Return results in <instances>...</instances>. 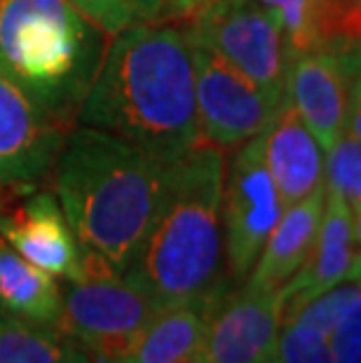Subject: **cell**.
<instances>
[{"mask_svg":"<svg viewBox=\"0 0 361 363\" xmlns=\"http://www.w3.org/2000/svg\"><path fill=\"white\" fill-rule=\"evenodd\" d=\"M282 328V296L226 286L209 305L199 352L206 363H265L274 357Z\"/></svg>","mask_w":361,"mask_h":363,"instance_id":"10","label":"cell"},{"mask_svg":"<svg viewBox=\"0 0 361 363\" xmlns=\"http://www.w3.org/2000/svg\"><path fill=\"white\" fill-rule=\"evenodd\" d=\"M265 363H279V361H277V359H274V357H272L270 361H265Z\"/></svg>","mask_w":361,"mask_h":363,"instance_id":"26","label":"cell"},{"mask_svg":"<svg viewBox=\"0 0 361 363\" xmlns=\"http://www.w3.org/2000/svg\"><path fill=\"white\" fill-rule=\"evenodd\" d=\"M106 50L68 0H0V66L71 125Z\"/></svg>","mask_w":361,"mask_h":363,"instance_id":"4","label":"cell"},{"mask_svg":"<svg viewBox=\"0 0 361 363\" xmlns=\"http://www.w3.org/2000/svg\"><path fill=\"white\" fill-rule=\"evenodd\" d=\"M188 14L186 33L218 52L277 108L287 94L289 61L270 10L258 0H206Z\"/></svg>","mask_w":361,"mask_h":363,"instance_id":"6","label":"cell"},{"mask_svg":"<svg viewBox=\"0 0 361 363\" xmlns=\"http://www.w3.org/2000/svg\"><path fill=\"white\" fill-rule=\"evenodd\" d=\"M282 28L287 61L310 52H359V0H258Z\"/></svg>","mask_w":361,"mask_h":363,"instance_id":"15","label":"cell"},{"mask_svg":"<svg viewBox=\"0 0 361 363\" xmlns=\"http://www.w3.org/2000/svg\"><path fill=\"white\" fill-rule=\"evenodd\" d=\"M333 363H361V300L340 316L328 335Z\"/></svg>","mask_w":361,"mask_h":363,"instance_id":"23","label":"cell"},{"mask_svg":"<svg viewBox=\"0 0 361 363\" xmlns=\"http://www.w3.org/2000/svg\"><path fill=\"white\" fill-rule=\"evenodd\" d=\"M211 300L160 310L118 363H174L199 350Z\"/></svg>","mask_w":361,"mask_h":363,"instance_id":"18","label":"cell"},{"mask_svg":"<svg viewBox=\"0 0 361 363\" xmlns=\"http://www.w3.org/2000/svg\"><path fill=\"white\" fill-rule=\"evenodd\" d=\"M274 359L279 363H333L328 335L301 319L282 323Z\"/></svg>","mask_w":361,"mask_h":363,"instance_id":"22","label":"cell"},{"mask_svg":"<svg viewBox=\"0 0 361 363\" xmlns=\"http://www.w3.org/2000/svg\"><path fill=\"white\" fill-rule=\"evenodd\" d=\"M206 3V0H169V5H172V10L176 12H181V14H188V12H193L197 5H202Z\"/></svg>","mask_w":361,"mask_h":363,"instance_id":"24","label":"cell"},{"mask_svg":"<svg viewBox=\"0 0 361 363\" xmlns=\"http://www.w3.org/2000/svg\"><path fill=\"white\" fill-rule=\"evenodd\" d=\"M68 127L0 66V190L40 183L57 164Z\"/></svg>","mask_w":361,"mask_h":363,"instance_id":"9","label":"cell"},{"mask_svg":"<svg viewBox=\"0 0 361 363\" xmlns=\"http://www.w3.org/2000/svg\"><path fill=\"white\" fill-rule=\"evenodd\" d=\"M324 211V185L284 208L279 223L267 237L249 277L242 284L256 291H277L301 269L314 249Z\"/></svg>","mask_w":361,"mask_h":363,"instance_id":"16","label":"cell"},{"mask_svg":"<svg viewBox=\"0 0 361 363\" xmlns=\"http://www.w3.org/2000/svg\"><path fill=\"white\" fill-rule=\"evenodd\" d=\"M157 312L134 281L94 251L82 249L80 274L64 293L61 330L82 345L91 361L118 363Z\"/></svg>","mask_w":361,"mask_h":363,"instance_id":"5","label":"cell"},{"mask_svg":"<svg viewBox=\"0 0 361 363\" xmlns=\"http://www.w3.org/2000/svg\"><path fill=\"white\" fill-rule=\"evenodd\" d=\"M174 363H206V361H204V357H202V352L195 350L193 354H188V357H183V359L174 361Z\"/></svg>","mask_w":361,"mask_h":363,"instance_id":"25","label":"cell"},{"mask_svg":"<svg viewBox=\"0 0 361 363\" xmlns=\"http://www.w3.org/2000/svg\"><path fill=\"white\" fill-rule=\"evenodd\" d=\"M169 167L109 131L84 125L68 131L55 188L82 249L125 272L165 197Z\"/></svg>","mask_w":361,"mask_h":363,"instance_id":"2","label":"cell"},{"mask_svg":"<svg viewBox=\"0 0 361 363\" xmlns=\"http://www.w3.org/2000/svg\"><path fill=\"white\" fill-rule=\"evenodd\" d=\"M258 136L265 167L277 185L284 206L301 202L324 185V150L287 94Z\"/></svg>","mask_w":361,"mask_h":363,"instance_id":"14","label":"cell"},{"mask_svg":"<svg viewBox=\"0 0 361 363\" xmlns=\"http://www.w3.org/2000/svg\"><path fill=\"white\" fill-rule=\"evenodd\" d=\"M0 310L19 319L61 328L64 293L57 279L19 256L0 237Z\"/></svg>","mask_w":361,"mask_h":363,"instance_id":"17","label":"cell"},{"mask_svg":"<svg viewBox=\"0 0 361 363\" xmlns=\"http://www.w3.org/2000/svg\"><path fill=\"white\" fill-rule=\"evenodd\" d=\"M186 40L193 61L199 136L221 150L237 148L258 136L274 106L247 75L209 45L190 33H186Z\"/></svg>","mask_w":361,"mask_h":363,"instance_id":"8","label":"cell"},{"mask_svg":"<svg viewBox=\"0 0 361 363\" xmlns=\"http://www.w3.org/2000/svg\"><path fill=\"white\" fill-rule=\"evenodd\" d=\"M0 363H91V357L61 328L0 310Z\"/></svg>","mask_w":361,"mask_h":363,"instance_id":"19","label":"cell"},{"mask_svg":"<svg viewBox=\"0 0 361 363\" xmlns=\"http://www.w3.org/2000/svg\"><path fill=\"white\" fill-rule=\"evenodd\" d=\"M226 152L199 141L172 162L165 197L125 272L157 310L204 303L230 284L221 225Z\"/></svg>","mask_w":361,"mask_h":363,"instance_id":"3","label":"cell"},{"mask_svg":"<svg viewBox=\"0 0 361 363\" xmlns=\"http://www.w3.org/2000/svg\"><path fill=\"white\" fill-rule=\"evenodd\" d=\"M75 118L162 162L181 160L202 141L186 33L152 21L113 35Z\"/></svg>","mask_w":361,"mask_h":363,"instance_id":"1","label":"cell"},{"mask_svg":"<svg viewBox=\"0 0 361 363\" xmlns=\"http://www.w3.org/2000/svg\"><path fill=\"white\" fill-rule=\"evenodd\" d=\"M284 202L265 167L260 136L237 145L233 160L223 174L221 225L226 269L235 284L251 272L267 237L279 223Z\"/></svg>","mask_w":361,"mask_h":363,"instance_id":"7","label":"cell"},{"mask_svg":"<svg viewBox=\"0 0 361 363\" xmlns=\"http://www.w3.org/2000/svg\"><path fill=\"white\" fill-rule=\"evenodd\" d=\"M89 24L104 35H118L122 30L160 21L172 10L169 0H68Z\"/></svg>","mask_w":361,"mask_h":363,"instance_id":"21","label":"cell"},{"mask_svg":"<svg viewBox=\"0 0 361 363\" xmlns=\"http://www.w3.org/2000/svg\"><path fill=\"white\" fill-rule=\"evenodd\" d=\"M359 87V52H310L287 66V96L324 155L343 136Z\"/></svg>","mask_w":361,"mask_h":363,"instance_id":"11","label":"cell"},{"mask_svg":"<svg viewBox=\"0 0 361 363\" xmlns=\"http://www.w3.org/2000/svg\"><path fill=\"white\" fill-rule=\"evenodd\" d=\"M0 237L52 277L78 279L82 246L52 192H35L17 206L0 204Z\"/></svg>","mask_w":361,"mask_h":363,"instance_id":"12","label":"cell"},{"mask_svg":"<svg viewBox=\"0 0 361 363\" xmlns=\"http://www.w3.org/2000/svg\"><path fill=\"white\" fill-rule=\"evenodd\" d=\"M359 230L340 199L324 190V211L314 249L305 265L279 289L282 321L307 300L333 286L359 281Z\"/></svg>","mask_w":361,"mask_h":363,"instance_id":"13","label":"cell"},{"mask_svg":"<svg viewBox=\"0 0 361 363\" xmlns=\"http://www.w3.org/2000/svg\"><path fill=\"white\" fill-rule=\"evenodd\" d=\"M361 89L355 91L343 136L324 155V190L348 206L361 225Z\"/></svg>","mask_w":361,"mask_h":363,"instance_id":"20","label":"cell"}]
</instances>
